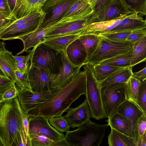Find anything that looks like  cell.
I'll list each match as a JSON object with an SVG mask.
<instances>
[{"mask_svg": "<svg viewBox=\"0 0 146 146\" xmlns=\"http://www.w3.org/2000/svg\"><path fill=\"white\" fill-rule=\"evenodd\" d=\"M86 77L84 71L80 72L69 83L60 88L48 101L30 110L29 116H40L49 118L62 116L71 104L82 95H86Z\"/></svg>", "mask_w": 146, "mask_h": 146, "instance_id": "6da1fadb", "label": "cell"}, {"mask_svg": "<svg viewBox=\"0 0 146 146\" xmlns=\"http://www.w3.org/2000/svg\"><path fill=\"white\" fill-rule=\"evenodd\" d=\"M22 108L17 96L0 100V143L19 146L27 141L23 125Z\"/></svg>", "mask_w": 146, "mask_h": 146, "instance_id": "7a4b0ae2", "label": "cell"}, {"mask_svg": "<svg viewBox=\"0 0 146 146\" xmlns=\"http://www.w3.org/2000/svg\"><path fill=\"white\" fill-rule=\"evenodd\" d=\"M108 124L100 125L90 120L77 129L66 132L64 137L71 146H99L105 136Z\"/></svg>", "mask_w": 146, "mask_h": 146, "instance_id": "3957f363", "label": "cell"}, {"mask_svg": "<svg viewBox=\"0 0 146 146\" xmlns=\"http://www.w3.org/2000/svg\"><path fill=\"white\" fill-rule=\"evenodd\" d=\"M30 64L54 75L60 70L62 59L60 53L43 42L29 51Z\"/></svg>", "mask_w": 146, "mask_h": 146, "instance_id": "277c9868", "label": "cell"}, {"mask_svg": "<svg viewBox=\"0 0 146 146\" xmlns=\"http://www.w3.org/2000/svg\"><path fill=\"white\" fill-rule=\"evenodd\" d=\"M83 66L86 77V98L91 117L97 120L106 118L102 101L101 87L94 76L92 66L86 64Z\"/></svg>", "mask_w": 146, "mask_h": 146, "instance_id": "5b68a950", "label": "cell"}, {"mask_svg": "<svg viewBox=\"0 0 146 146\" xmlns=\"http://www.w3.org/2000/svg\"><path fill=\"white\" fill-rule=\"evenodd\" d=\"M133 44L127 40L117 42L101 38L86 64L93 66L99 64L103 61L127 52L133 48Z\"/></svg>", "mask_w": 146, "mask_h": 146, "instance_id": "8992f818", "label": "cell"}, {"mask_svg": "<svg viewBox=\"0 0 146 146\" xmlns=\"http://www.w3.org/2000/svg\"><path fill=\"white\" fill-rule=\"evenodd\" d=\"M125 84L112 83L101 87L102 104L107 118H109L116 108L126 100Z\"/></svg>", "mask_w": 146, "mask_h": 146, "instance_id": "52a82bcc", "label": "cell"}, {"mask_svg": "<svg viewBox=\"0 0 146 146\" xmlns=\"http://www.w3.org/2000/svg\"><path fill=\"white\" fill-rule=\"evenodd\" d=\"M78 0H48L42 8L44 17L39 29L45 28L60 19Z\"/></svg>", "mask_w": 146, "mask_h": 146, "instance_id": "ba28073f", "label": "cell"}, {"mask_svg": "<svg viewBox=\"0 0 146 146\" xmlns=\"http://www.w3.org/2000/svg\"><path fill=\"white\" fill-rule=\"evenodd\" d=\"M60 88H54L44 92L34 91L26 88L20 90L18 100L23 111L26 113L30 110L50 99Z\"/></svg>", "mask_w": 146, "mask_h": 146, "instance_id": "9c48e42d", "label": "cell"}, {"mask_svg": "<svg viewBox=\"0 0 146 146\" xmlns=\"http://www.w3.org/2000/svg\"><path fill=\"white\" fill-rule=\"evenodd\" d=\"M60 53L62 59L61 68L52 78L51 85L52 89L61 88L69 83L80 72L82 66H75L71 62L67 56L66 50Z\"/></svg>", "mask_w": 146, "mask_h": 146, "instance_id": "30bf717a", "label": "cell"}, {"mask_svg": "<svg viewBox=\"0 0 146 146\" xmlns=\"http://www.w3.org/2000/svg\"><path fill=\"white\" fill-rule=\"evenodd\" d=\"M30 117L29 129L30 137L42 135L54 141L64 137L63 133L57 131L49 123V118L40 116Z\"/></svg>", "mask_w": 146, "mask_h": 146, "instance_id": "8fae6325", "label": "cell"}, {"mask_svg": "<svg viewBox=\"0 0 146 146\" xmlns=\"http://www.w3.org/2000/svg\"><path fill=\"white\" fill-rule=\"evenodd\" d=\"M114 111L122 114L129 119V132L136 146H137L139 141L137 131L138 124L140 118L145 113L136 104L127 100L121 103Z\"/></svg>", "mask_w": 146, "mask_h": 146, "instance_id": "7c38bea8", "label": "cell"}, {"mask_svg": "<svg viewBox=\"0 0 146 146\" xmlns=\"http://www.w3.org/2000/svg\"><path fill=\"white\" fill-rule=\"evenodd\" d=\"M54 75L30 64L27 76L30 89L37 92L46 91L52 89L51 82Z\"/></svg>", "mask_w": 146, "mask_h": 146, "instance_id": "4fadbf2b", "label": "cell"}, {"mask_svg": "<svg viewBox=\"0 0 146 146\" xmlns=\"http://www.w3.org/2000/svg\"><path fill=\"white\" fill-rule=\"evenodd\" d=\"M64 116L72 128L78 127L90 120L91 113L86 99L78 106L69 108Z\"/></svg>", "mask_w": 146, "mask_h": 146, "instance_id": "5bb4252c", "label": "cell"}, {"mask_svg": "<svg viewBox=\"0 0 146 146\" xmlns=\"http://www.w3.org/2000/svg\"><path fill=\"white\" fill-rule=\"evenodd\" d=\"M90 15L81 18L73 17L66 19V21L61 23L54 31L46 35L44 37L65 35L80 31L87 26V20Z\"/></svg>", "mask_w": 146, "mask_h": 146, "instance_id": "9a60e30c", "label": "cell"}, {"mask_svg": "<svg viewBox=\"0 0 146 146\" xmlns=\"http://www.w3.org/2000/svg\"><path fill=\"white\" fill-rule=\"evenodd\" d=\"M48 0H17L15 6L9 17L14 21L33 12L42 9Z\"/></svg>", "mask_w": 146, "mask_h": 146, "instance_id": "2e32d148", "label": "cell"}, {"mask_svg": "<svg viewBox=\"0 0 146 146\" xmlns=\"http://www.w3.org/2000/svg\"><path fill=\"white\" fill-rule=\"evenodd\" d=\"M85 34L84 29L76 32L54 36L45 37L42 42L58 53L66 50L72 42Z\"/></svg>", "mask_w": 146, "mask_h": 146, "instance_id": "e0dca14e", "label": "cell"}, {"mask_svg": "<svg viewBox=\"0 0 146 146\" xmlns=\"http://www.w3.org/2000/svg\"><path fill=\"white\" fill-rule=\"evenodd\" d=\"M131 13H132L130 10L121 0H117L115 3L109 6L93 20L91 23L109 21L122 18Z\"/></svg>", "mask_w": 146, "mask_h": 146, "instance_id": "ac0fdd59", "label": "cell"}, {"mask_svg": "<svg viewBox=\"0 0 146 146\" xmlns=\"http://www.w3.org/2000/svg\"><path fill=\"white\" fill-rule=\"evenodd\" d=\"M5 44L3 41L0 42V68L16 84L17 79L15 71L18 70L16 61L12 52L5 48Z\"/></svg>", "mask_w": 146, "mask_h": 146, "instance_id": "d6986e66", "label": "cell"}, {"mask_svg": "<svg viewBox=\"0 0 146 146\" xmlns=\"http://www.w3.org/2000/svg\"><path fill=\"white\" fill-rule=\"evenodd\" d=\"M146 28V20H144L140 15L135 13L126 16L117 26L107 32L125 30L132 31Z\"/></svg>", "mask_w": 146, "mask_h": 146, "instance_id": "ffe728a7", "label": "cell"}, {"mask_svg": "<svg viewBox=\"0 0 146 146\" xmlns=\"http://www.w3.org/2000/svg\"><path fill=\"white\" fill-rule=\"evenodd\" d=\"M18 26L0 36V40H3L18 39L20 37L31 32L36 29L41 25L44 17Z\"/></svg>", "mask_w": 146, "mask_h": 146, "instance_id": "44dd1931", "label": "cell"}, {"mask_svg": "<svg viewBox=\"0 0 146 146\" xmlns=\"http://www.w3.org/2000/svg\"><path fill=\"white\" fill-rule=\"evenodd\" d=\"M66 52L69 60L74 66H82L84 65L86 53L79 38L68 45L66 49Z\"/></svg>", "mask_w": 146, "mask_h": 146, "instance_id": "7402d4cb", "label": "cell"}, {"mask_svg": "<svg viewBox=\"0 0 146 146\" xmlns=\"http://www.w3.org/2000/svg\"><path fill=\"white\" fill-rule=\"evenodd\" d=\"M106 121L111 129H114L133 139L129 132V120L122 114L114 111Z\"/></svg>", "mask_w": 146, "mask_h": 146, "instance_id": "603a6c76", "label": "cell"}, {"mask_svg": "<svg viewBox=\"0 0 146 146\" xmlns=\"http://www.w3.org/2000/svg\"><path fill=\"white\" fill-rule=\"evenodd\" d=\"M127 16L109 21L91 23L84 28L85 33L98 35L109 31Z\"/></svg>", "mask_w": 146, "mask_h": 146, "instance_id": "cb8c5ba5", "label": "cell"}, {"mask_svg": "<svg viewBox=\"0 0 146 146\" xmlns=\"http://www.w3.org/2000/svg\"><path fill=\"white\" fill-rule=\"evenodd\" d=\"M79 38L86 53V58L85 65L96 48L101 38L98 35L86 33L81 35Z\"/></svg>", "mask_w": 146, "mask_h": 146, "instance_id": "d4e9b609", "label": "cell"}, {"mask_svg": "<svg viewBox=\"0 0 146 146\" xmlns=\"http://www.w3.org/2000/svg\"><path fill=\"white\" fill-rule=\"evenodd\" d=\"M132 68L126 67L116 70L100 83L101 87L115 83H125L132 76Z\"/></svg>", "mask_w": 146, "mask_h": 146, "instance_id": "484cf974", "label": "cell"}, {"mask_svg": "<svg viewBox=\"0 0 146 146\" xmlns=\"http://www.w3.org/2000/svg\"><path fill=\"white\" fill-rule=\"evenodd\" d=\"M109 146H136L133 139L114 129L108 136Z\"/></svg>", "mask_w": 146, "mask_h": 146, "instance_id": "4316f807", "label": "cell"}, {"mask_svg": "<svg viewBox=\"0 0 146 146\" xmlns=\"http://www.w3.org/2000/svg\"><path fill=\"white\" fill-rule=\"evenodd\" d=\"M146 59V37L134 44L130 67L132 68Z\"/></svg>", "mask_w": 146, "mask_h": 146, "instance_id": "83f0119b", "label": "cell"}, {"mask_svg": "<svg viewBox=\"0 0 146 146\" xmlns=\"http://www.w3.org/2000/svg\"><path fill=\"white\" fill-rule=\"evenodd\" d=\"M133 48L127 52L106 60L99 64L123 68L130 67Z\"/></svg>", "mask_w": 146, "mask_h": 146, "instance_id": "f1b7e54d", "label": "cell"}, {"mask_svg": "<svg viewBox=\"0 0 146 146\" xmlns=\"http://www.w3.org/2000/svg\"><path fill=\"white\" fill-rule=\"evenodd\" d=\"M94 76L98 82L101 83L115 71L125 68L98 64L92 66Z\"/></svg>", "mask_w": 146, "mask_h": 146, "instance_id": "f546056e", "label": "cell"}, {"mask_svg": "<svg viewBox=\"0 0 146 146\" xmlns=\"http://www.w3.org/2000/svg\"><path fill=\"white\" fill-rule=\"evenodd\" d=\"M140 82L131 76L124 86L126 99L135 104Z\"/></svg>", "mask_w": 146, "mask_h": 146, "instance_id": "4dcf8cb0", "label": "cell"}, {"mask_svg": "<svg viewBox=\"0 0 146 146\" xmlns=\"http://www.w3.org/2000/svg\"><path fill=\"white\" fill-rule=\"evenodd\" d=\"M43 14L42 10H38L31 12L23 17L13 21L0 34V36L18 26L39 19Z\"/></svg>", "mask_w": 146, "mask_h": 146, "instance_id": "1f68e13d", "label": "cell"}, {"mask_svg": "<svg viewBox=\"0 0 146 146\" xmlns=\"http://www.w3.org/2000/svg\"><path fill=\"white\" fill-rule=\"evenodd\" d=\"M132 13H137L141 16L146 15V0H121Z\"/></svg>", "mask_w": 146, "mask_h": 146, "instance_id": "d6a6232c", "label": "cell"}, {"mask_svg": "<svg viewBox=\"0 0 146 146\" xmlns=\"http://www.w3.org/2000/svg\"><path fill=\"white\" fill-rule=\"evenodd\" d=\"M117 0H96L93 12L87 21V25L98 17L109 6L115 3Z\"/></svg>", "mask_w": 146, "mask_h": 146, "instance_id": "836d02e7", "label": "cell"}, {"mask_svg": "<svg viewBox=\"0 0 146 146\" xmlns=\"http://www.w3.org/2000/svg\"><path fill=\"white\" fill-rule=\"evenodd\" d=\"M49 123L55 129L60 132L69 130L70 125L64 116L53 117L49 118Z\"/></svg>", "mask_w": 146, "mask_h": 146, "instance_id": "e575fe53", "label": "cell"}, {"mask_svg": "<svg viewBox=\"0 0 146 146\" xmlns=\"http://www.w3.org/2000/svg\"><path fill=\"white\" fill-rule=\"evenodd\" d=\"M131 31L125 30L114 32H108L100 34L101 38L108 39L115 41L121 42L126 40Z\"/></svg>", "mask_w": 146, "mask_h": 146, "instance_id": "d590c367", "label": "cell"}, {"mask_svg": "<svg viewBox=\"0 0 146 146\" xmlns=\"http://www.w3.org/2000/svg\"><path fill=\"white\" fill-rule=\"evenodd\" d=\"M136 104L146 114V79L140 82Z\"/></svg>", "mask_w": 146, "mask_h": 146, "instance_id": "8d00e7d4", "label": "cell"}, {"mask_svg": "<svg viewBox=\"0 0 146 146\" xmlns=\"http://www.w3.org/2000/svg\"><path fill=\"white\" fill-rule=\"evenodd\" d=\"M30 137L31 146H52L54 141L42 135H33Z\"/></svg>", "mask_w": 146, "mask_h": 146, "instance_id": "74e56055", "label": "cell"}, {"mask_svg": "<svg viewBox=\"0 0 146 146\" xmlns=\"http://www.w3.org/2000/svg\"><path fill=\"white\" fill-rule=\"evenodd\" d=\"M17 83L15 84L20 90L26 88L30 89L27 80V73L23 74L18 70L15 71Z\"/></svg>", "mask_w": 146, "mask_h": 146, "instance_id": "f35d334b", "label": "cell"}, {"mask_svg": "<svg viewBox=\"0 0 146 146\" xmlns=\"http://www.w3.org/2000/svg\"><path fill=\"white\" fill-rule=\"evenodd\" d=\"M146 37L145 29H137L131 31V33L126 39V40L133 44Z\"/></svg>", "mask_w": 146, "mask_h": 146, "instance_id": "ab89813d", "label": "cell"}, {"mask_svg": "<svg viewBox=\"0 0 146 146\" xmlns=\"http://www.w3.org/2000/svg\"><path fill=\"white\" fill-rule=\"evenodd\" d=\"M14 82L8 78L0 77V100L4 93L13 86Z\"/></svg>", "mask_w": 146, "mask_h": 146, "instance_id": "60d3db41", "label": "cell"}, {"mask_svg": "<svg viewBox=\"0 0 146 146\" xmlns=\"http://www.w3.org/2000/svg\"><path fill=\"white\" fill-rule=\"evenodd\" d=\"M20 90L14 83L12 87L4 93L2 100L10 99L17 96L20 92Z\"/></svg>", "mask_w": 146, "mask_h": 146, "instance_id": "b9f144b4", "label": "cell"}, {"mask_svg": "<svg viewBox=\"0 0 146 146\" xmlns=\"http://www.w3.org/2000/svg\"><path fill=\"white\" fill-rule=\"evenodd\" d=\"M146 114L144 113L140 118L137 128L139 139L146 132Z\"/></svg>", "mask_w": 146, "mask_h": 146, "instance_id": "7bdbcfd3", "label": "cell"}, {"mask_svg": "<svg viewBox=\"0 0 146 146\" xmlns=\"http://www.w3.org/2000/svg\"><path fill=\"white\" fill-rule=\"evenodd\" d=\"M21 114L23 125L27 137L30 139L29 133V129L30 117L22 109Z\"/></svg>", "mask_w": 146, "mask_h": 146, "instance_id": "ee69618b", "label": "cell"}, {"mask_svg": "<svg viewBox=\"0 0 146 146\" xmlns=\"http://www.w3.org/2000/svg\"><path fill=\"white\" fill-rule=\"evenodd\" d=\"M11 12L8 0H0V13L9 17Z\"/></svg>", "mask_w": 146, "mask_h": 146, "instance_id": "f6af8a7d", "label": "cell"}, {"mask_svg": "<svg viewBox=\"0 0 146 146\" xmlns=\"http://www.w3.org/2000/svg\"><path fill=\"white\" fill-rule=\"evenodd\" d=\"M132 76L141 82L146 79V67L139 71L133 73Z\"/></svg>", "mask_w": 146, "mask_h": 146, "instance_id": "bcb514c9", "label": "cell"}, {"mask_svg": "<svg viewBox=\"0 0 146 146\" xmlns=\"http://www.w3.org/2000/svg\"><path fill=\"white\" fill-rule=\"evenodd\" d=\"M13 21L9 18L0 20V34Z\"/></svg>", "mask_w": 146, "mask_h": 146, "instance_id": "7dc6e473", "label": "cell"}, {"mask_svg": "<svg viewBox=\"0 0 146 146\" xmlns=\"http://www.w3.org/2000/svg\"><path fill=\"white\" fill-rule=\"evenodd\" d=\"M16 63L18 70L24 74L27 73L30 65L29 63L26 64L24 63L18 61H16Z\"/></svg>", "mask_w": 146, "mask_h": 146, "instance_id": "c3c4849f", "label": "cell"}, {"mask_svg": "<svg viewBox=\"0 0 146 146\" xmlns=\"http://www.w3.org/2000/svg\"><path fill=\"white\" fill-rule=\"evenodd\" d=\"M70 146V144L66 140L65 137L58 140L54 141L52 146Z\"/></svg>", "mask_w": 146, "mask_h": 146, "instance_id": "681fc988", "label": "cell"}, {"mask_svg": "<svg viewBox=\"0 0 146 146\" xmlns=\"http://www.w3.org/2000/svg\"><path fill=\"white\" fill-rule=\"evenodd\" d=\"M14 57L16 61L24 63L26 64H29L30 60L29 56V55L27 56H14Z\"/></svg>", "mask_w": 146, "mask_h": 146, "instance_id": "f907efd6", "label": "cell"}, {"mask_svg": "<svg viewBox=\"0 0 146 146\" xmlns=\"http://www.w3.org/2000/svg\"><path fill=\"white\" fill-rule=\"evenodd\" d=\"M146 146V132L139 139L137 146Z\"/></svg>", "mask_w": 146, "mask_h": 146, "instance_id": "816d5d0a", "label": "cell"}, {"mask_svg": "<svg viewBox=\"0 0 146 146\" xmlns=\"http://www.w3.org/2000/svg\"><path fill=\"white\" fill-rule=\"evenodd\" d=\"M16 1L17 0H8V3L11 12L15 7Z\"/></svg>", "mask_w": 146, "mask_h": 146, "instance_id": "f5cc1de1", "label": "cell"}, {"mask_svg": "<svg viewBox=\"0 0 146 146\" xmlns=\"http://www.w3.org/2000/svg\"><path fill=\"white\" fill-rule=\"evenodd\" d=\"M90 5L93 12L94 8L95 6L96 0H85Z\"/></svg>", "mask_w": 146, "mask_h": 146, "instance_id": "db71d44e", "label": "cell"}, {"mask_svg": "<svg viewBox=\"0 0 146 146\" xmlns=\"http://www.w3.org/2000/svg\"><path fill=\"white\" fill-rule=\"evenodd\" d=\"M0 77L8 78L5 74L0 68Z\"/></svg>", "mask_w": 146, "mask_h": 146, "instance_id": "11a10c76", "label": "cell"}, {"mask_svg": "<svg viewBox=\"0 0 146 146\" xmlns=\"http://www.w3.org/2000/svg\"><path fill=\"white\" fill-rule=\"evenodd\" d=\"M8 18H9L8 17L0 13V20Z\"/></svg>", "mask_w": 146, "mask_h": 146, "instance_id": "9f6ffc18", "label": "cell"}, {"mask_svg": "<svg viewBox=\"0 0 146 146\" xmlns=\"http://www.w3.org/2000/svg\"><path fill=\"white\" fill-rule=\"evenodd\" d=\"M0 146H2V145L0 143Z\"/></svg>", "mask_w": 146, "mask_h": 146, "instance_id": "6f0895ef", "label": "cell"}]
</instances>
